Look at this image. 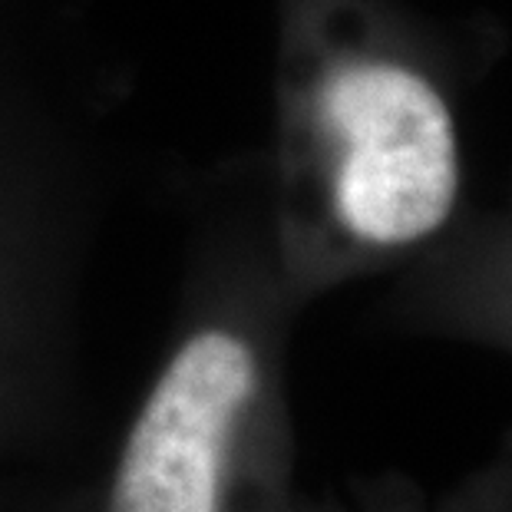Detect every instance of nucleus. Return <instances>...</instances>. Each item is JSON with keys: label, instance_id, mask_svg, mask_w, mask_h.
Returning a JSON list of instances; mask_svg holds the SVG:
<instances>
[{"label": "nucleus", "instance_id": "f03ea898", "mask_svg": "<svg viewBox=\"0 0 512 512\" xmlns=\"http://www.w3.org/2000/svg\"><path fill=\"white\" fill-rule=\"evenodd\" d=\"M321 116L337 146V215L354 238L400 248L450 219L460 159L433 83L390 60H354L328 76Z\"/></svg>", "mask_w": 512, "mask_h": 512}, {"label": "nucleus", "instance_id": "f257e3e1", "mask_svg": "<svg viewBox=\"0 0 512 512\" xmlns=\"http://www.w3.org/2000/svg\"><path fill=\"white\" fill-rule=\"evenodd\" d=\"M261 400L252 337L215 318L195 324L136 410L93 512H278Z\"/></svg>", "mask_w": 512, "mask_h": 512}, {"label": "nucleus", "instance_id": "7ed1b4c3", "mask_svg": "<svg viewBox=\"0 0 512 512\" xmlns=\"http://www.w3.org/2000/svg\"><path fill=\"white\" fill-rule=\"evenodd\" d=\"M0 512H93V503H90V496H76V499L50 496V499H37V496L0 493Z\"/></svg>", "mask_w": 512, "mask_h": 512}]
</instances>
